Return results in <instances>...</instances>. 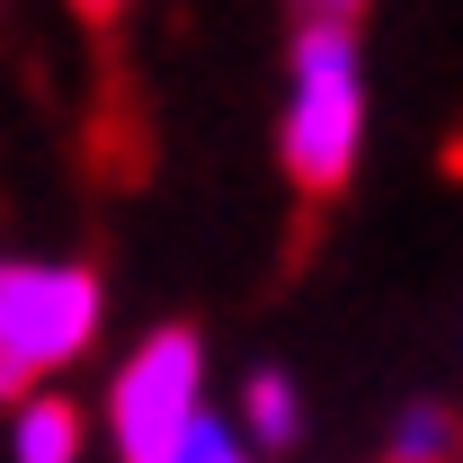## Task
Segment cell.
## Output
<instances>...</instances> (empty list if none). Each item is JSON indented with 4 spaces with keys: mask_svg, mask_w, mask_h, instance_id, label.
<instances>
[{
    "mask_svg": "<svg viewBox=\"0 0 463 463\" xmlns=\"http://www.w3.org/2000/svg\"><path fill=\"white\" fill-rule=\"evenodd\" d=\"M455 178H463V134H455Z\"/></svg>",
    "mask_w": 463,
    "mask_h": 463,
    "instance_id": "obj_8",
    "label": "cell"
},
{
    "mask_svg": "<svg viewBox=\"0 0 463 463\" xmlns=\"http://www.w3.org/2000/svg\"><path fill=\"white\" fill-rule=\"evenodd\" d=\"M365 134V90H356V9H303L294 18V99L277 125V152L303 205L339 196Z\"/></svg>",
    "mask_w": 463,
    "mask_h": 463,
    "instance_id": "obj_1",
    "label": "cell"
},
{
    "mask_svg": "<svg viewBox=\"0 0 463 463\" xmlns=\"http://www.w3.org/2000/svg\"><path fill=\"white\" fill-rule=\"evenodd\" d=\"M178 463H250V455L232 446V428H223V419H196V437L178 446Z\"/></svg>",
    "mask_w": 463,
    "mask_h": 463,
    "instance_id": "obj_6",
    "label": "cell"
},
{
    "mask_svg": "<svg viewBox=\"0 0 463 463\" xmlns=\"http://www.w3.org/2000/svg\"><path fill=\"white\" fill-rule=\"evenodd\" d=\"M90 339H99V268L0 259V365L18 383L90 356Z\"/></svg>",
    "mask_w": 463,
    "mask_h": 463,
    "instance_id": "obj_2",
    "label": "cell"
},
{
    "mask_svg": "<svg viewBox=\"0 0 463 463\" xmlns=\"http://www.w3.org/2000/svg\"><path fill=\"white\" fill-rule=\"evenodd\" d=\"M196 374H205L196 330H152L125 356L116 402H108V428H116L125 463H178V446L196 437Z\"/></svg>",
    "mask_w": 463,
    "mask_h": 463,
    "instance_id": "obj_3",
    "label": "cell"
},
{
    "mask_svg": "<svg viewBox=\"0 0 463 463\" xmlns=\"http://www.w3.org/2000/svg\"><path fill=\"white\" fill-rule=\"evenodd\" d=\"M241 410H250V437H259V446H277V455L303 437V402H294V383L277 374V365H259V374L241 383Z\"/></svg>",
    "mask_w": 463,
    "mask_h": 463,
    "instance_id": "obj_5",
    "label": "cell"
},
{
    "mask_svg": "<svg viewBox=\"0 0 463 463\" xmlns=\"http://www.w3.org/2000/svg\"><path fill=\"white\" fill-rule=\"evenodd\" d=\"M9 455H18V463H80V410L54 402V392H36V402L18 410Z\"/></svg>",
    "mask_w": 463,
    "mask_h": 463,
    "instance_id": "obj_4",
    "label": "cell"
},
{
    "mask_svg": "<svg viewBox=\"0 0 463 463\" xmlns=\"http://www.w3.org/2000/svg\"><path fill=\"white\" fill-rule=\"evenodd\" d=\"M18 392H27V383H18V374H9V365H0V402H18Z\"/></svg>",
    "mask_w": 463,
    "mask_h": 463,
    "instance_id": "obj_7",
    "label": "cell"
}]
</instances>
